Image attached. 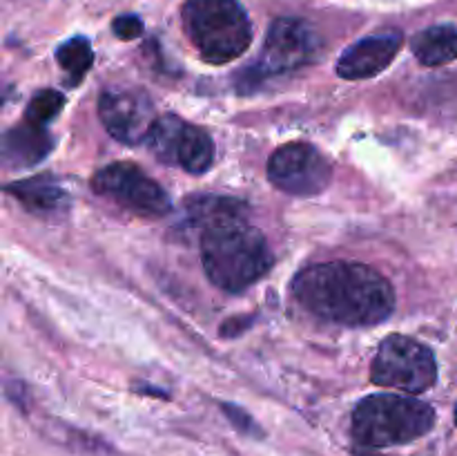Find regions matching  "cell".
Masks as SVG:
<instances>
[{"instance_id": "obj_16", "label": "cell", "mask_w": 457, "mask_h": 456, "mask_svg": "<svg viewBox=\"0 0 457 456\" xmlns=\"http://www.w3.org/2000/svg\"><path fill=\"white\" fill-rule=\"evenodd\" d=\"M62 106H65V97H62L61 92H56V89H40V92L31 98L29 106H27L25 121L45 128L49 121H54L61 114Z\"/></svg>"}, {"instance_id": "obj_18", "label": "cell", "mask_w": 457, "mask_h": 456, "mask_svg": "<svg viewBox=\"0 0 457 456\" xmlns=\"http://www.w3.org/2000/svg\"><path fill=\"white\" fill-rule=\"evenodd\" d=\"M223 411H226V416L230 418V423L235 425L239 432L244 434H253V436H262V429L254 425V420L250 418L248 414H245L244 410H239L237 405H223Z\"/></svg>"}, {"instance_id": "obj_8", "label": "cell", "mask_w": 457, "mask_h": 456, "mask_svg": "<svg viewBox=\"0 0 457 456\" xmlns=\"http://www.w3.org/2000/svg\"><path fill=\"white\" fill-rule=\"evenodd\" d=\"M268 179L275 188L297 197L320 195L333 179L328 159L311 143L295 141L279 148L268 161Z\"/></svg>"}, {"instance_id": "obj_13", "label": "cell", "mask_w": 457, "mask_h": 456, "mask_svg": "<svg viewBox=\"0 0 457 456\" xmlns=\"http://www.w3.org/2000/svg\"><path fill=\"white\" fill-rule=\"evenodd\" d=\"M49 150H52V137L47 134V130L29 123V121L16 125L4 134L3 155L4 161L13 168H27V165L38 164Z\"/></svg>"}, {"instance_id": "obj_1", "label": "cell", "mask_w": 457, "mask_h": 456, "mask_svg": "<svg viewBox=\"0 0 457 456\" xmlns=\"http://www.w3.org/2000/svg\"><path fill=\"white\" fill-rule=\"evenodd\" d=\"M293 295L312 316L344 326L379 325L395 308L386 277L360 262L312 264L293 280Z\"/></svg>"}, {"instance_id": "obj_4", "label": "cell", "mask_w": 457, "mask_h": 456, "mask_svg": "<svg viewBox=\"0 0 457 456\" xmlns=\"http://www.w3.org/2000/svg\"><path fill=\"white\" fill-rule=\"evenodd\" d=\"M436 425L428 402L397 393H373L353 411V436L364 447H391L418 441Z\"/></svg>"}, {"instance_id": "obj_5", "label": "cell", "mask_w": 457, "mask_h": 456, "mask_svg": "<svg viewBox=\"0 0 457 456\" xmlns=\"http://www.w3.org/2000/svg\"><path fill=\"white\" fill-rule=\"evenodd\" d=\"M370 380L379 387L406 393H422L437 380V365L431 349L409 335H391L379 344L370 367Z\"/></svg>"}, {"instance_id": "obj_11", "label": "cell", "mask_w": 457, "mask_h": 456, "mask_svg": "<svg viewBox=\"0 0 457 456\" xmlns=\"http://www.w3.org/2000/svg\"><path fill=\"white\" fill-rule=\"evenodd\" d=\"M400 31H384V34L366 36V38L353 43L342 58L337 61V74L342 79L357 80V79H370V76L379 74L386 70L402 49Z\"/></svg>"}, {"instance_id": "obj_15", "label": "cell", "mask_w": 457, "mask_h": 456, "mask_svg": "<svg viewBox=\"0 0 457 456\" xmlns=\"http://www.w3.org/2000/svg\"><path fill=\"white\" fill-rule=\"evenodd\" d=\"M56 61L62 67L67 76H70L71 83H79L85 74L89 72L94 63V52L92 45L83 36H74V38L65 40L61 47L56 49Z\"/></svg>"}, {"instance_id": "obj_2", "label": "cell", "mask_w": 457, "mask_h": 456, "mask_svg": "<svg viewBox=\"0 0 457 456\" xmlns=\"http://www.w3.org/2000/svg\"><path fill=\"white\" fill-rule=\"evenodd\" d=\"M201 262L214 286L241 293L272 268V250L266 237L250 226L244 215H221L205 222L201 231Z\"/></svg>"}, {"instance_id": "obj_10", "label": "cell", "mask_w": 457, "mask_h": 456, "mask_svg": "<svg viewBox=\"0 0 457 456\" xmlns=\"http://www.w3.org/2000/svg\"><path fill=\"white\" fill-rule=\"evenodd\" d=\"M320 36L299 18H277L270 25L262 54V67L268 74L297 70L320 54Z\"/></svg>"}, {"instance_id": "obj_6", "label": "cell", "mask_w": 457, "mask_h": 456, "mask_svg": "<svg viewBox=\"0 0 457 456\" xmlns=\"http://www.w3.org/2000/svg\"><path fill=\"white\" fill-rule=\"evenodd\" d=\"M92 188L96 195L107 197L141 217H161L172 208L168 192L132 164H112L98 170L92 179Z\"/></svg>"}, {"instance_id": "obj_3", "label": "cell", "mask_w": 457, "mask_h": 456, "mask_svg": "<svg viewBox=\"0 0 457 456\" xmlns=\"http://www.w3.org/2000/svg\"><path fill=\"white\" fill-rule=\"evenodd\" d=\"M181 22L201 58L212 65L239 58L253 40V25L239 0H186Z\"/></svg>"}, {"instance_id": "obj_12", "label": "cell", "mask_w": 457, "mask_h": 456, "mask_svg": "<svg viewBox=\"0 0 457 456\" xmlns=\"http://www.w3.org/2000/svg\"><path fill=\"white\" fill-rule=\"evenodd\" d=\"M7 192L16 197L29 213L45 219H58L70 210V197L67 192L47 174L40 177L22 179V182L9 183Z\"/></svg>"}, {"instance_id": "obj_19", "label": "cell", "mask_w": 457, "mask_h": 456, "mask_svg": "<svg viewBox=\"0 0 457 456\" xmlns=\"http://www.w3.org/2000/svg\"><path fill=\"white\" fill-rule=\"evenodd\" d=\"M455 423H457V407H455Z\"/></svg>"}, {"instance_id": "obj_14", "label": "cell", "mask_w": 457, "mask_h": 456, "mask_svg": "<svg viewBox=\"0 0 457 456\" xmlns=\"http://www.w3.org/2000/svg\"><path fill=\"white\" fill-rule=\"evenodd\" d=\"M415 58L427 67H440L453 63L457 58V27L455 25H433L422 30L411 40Z\"/></svg>"}, {"instance_id": "obj_7", "label": "cell", "mask_w": 457, "mask_h": 456, "mask_svg": "<svg viewBox=\"0 0 457 456\" xmlns=\"http://www.w3.org/2000/svg\"><path fill=\"white\" fill-rule=\"evenodd\" d=\"M147 146L154 152L156 159L181 165L190 174H204L214 161V146L208 132L186 123L174 114L156 119L147 137Z\"/></svg>"}, {"instance_id": "obj_9", "label": "cell", "mask_w": 457, "mask_h": 456, "mask_svg": "<svg viewBox=\"0 0 457 456\" xmlns=\"http://www.w3.org/2000/svg\"><path fill=\"white\" fill-rule=\"evenodd\" d=\"M98 116L107 132L128 146L147 141L156 123L152 98L137 88H107L98 98Z\"/></svg>"}, {"instance_id": "obj_17", "label": "cell", "mask_w": 457, "mask_h": 456, "mask_svg": "<svg viewBox=\"0 0 457 456\" xmlns=\"http://www.w3.org/2000/svg\"><path fill=\"white\" fill-rule=\"evenodd\" d=\"M112 31H114L120 40H134L143 34V21L138 16H134V13H123V16L114 18Z\"/></svg>"}]
</instances>
